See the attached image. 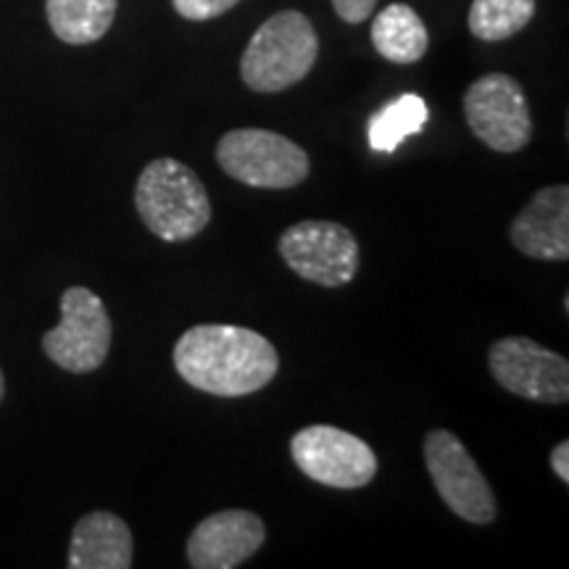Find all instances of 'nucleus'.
Wrapping results in <instances>:
<instances>
[{"label":"nucleus","mask_w":569,"mask_h":569,"mask_svg":"<svg viewBox=\"0 0 569 569\" xmlns=\"http://www.w3.org/2000/svg\"><path fill=\"white\" fill-rule=\"evenodd\" d=\"M280 256L306 282L343 288L359 272V243L348 227L303 219L282 232Z\"/></svg>","instance_id":"obj_7"},{"label":"nucleus","mask_w":569,"mask_h":569,"mask_svg":"<svg viewBox=\"0 0 569 569\" xmlns=\"http://www.w3.org/2000/svg\"><path fill=\"white\" fill-rule=\"evenodd\" d=\"M48 24L69 46H90L111 30L117 0H46Z\"/></svg>","instance_id":"obj_15"},{"label":"nucleus","mask_w":569,"mask_h":569,"mask_svg":"<svg viewBox=\"0 0 569 569\" xmlns=\"http://www.w3.org/2000/svg\"><path fill=\"white\" fill-rule=\"evenodd\" d=\"M134 209L163 243H184L211 222V201L203 182L177 159H156L134 184Z\"/></svg>","instance_id":"obj_2"},{"label":"nucleus","mask_w":569,"mask_h":569,"mask_svg":"<svg viewBox=\"0 0 569 569\" xmlns=\"http://www.w3.org/2000/svg\"><path fill=\"white\" fill-rule=\"evenodd\" d=\"M132 559V530L122 517L92 511L74 525L69 546L71 569H130Z\"/></svg>","instance_id":"obj_13"},{"label":"nucleus","mask_w":569,"mask_h":569,"mask_svg":"<svg viewBox=\"0 0 569 569\" xmlns=\"http://www.w3.org/2000/svg\"><path fill=\"white\" fill-rule=\"evenodd\" d=\"M332 6H336L338 17L348 24H361L375 11L377 0H332Z\"/></svg>","instance_id":"obj_19"},{"label":"nucleus","mask_w":569,"mask_h":569,"mask_svg":"<svg viewBox=\"0 0 569 569\" xmlns=\"http://www.w3.org/2000/svg\"><path fill=\"white\" fill-rule=\"evenodd\" d=\"M465 117L475 138L498 153H517L532 140V113L522 84L501 71L469 84Z\"/></svg>","instance_id":"obj_6"},{"label":"nucleus","mask_w":569,"mask_h":569,"mask_svg":"<svg viewBox=\"0 0 569 569\" xmlns=\"http://www.w3.org/2000/svg\"><path fill=\"white\" fill-rule=\"evenodd\" d=\"M536 17V0H475L469 32L478 40L501 42L522 32Z\"/></svg>","instance_id":"obj_17"},{"label":"nucleus","mask_w":569,"mask_h":569,"mask_svg":"<svg viewBox=\"0 0 569 569\" xmlns=\"http://www.w3.org/2000/svg\"><path fill=\"white\" fill-rule=\"evenodd\" d=\"M174 11L182 19L190 21H209L222 17V13L232 11L240 0H172Z\"/></svg>","instance_id":"obj_18"},{"label":"nucleus","mask_w":569,"mask_h":569,"mask_svg":"<svg viewBox=\"0 0 569 569\" xmlns=\"http://www.w3.org/2000/svg\"><path fill=\"white\" fill-rule=\"evenodd\" d=\"M6 396V380H3V369H0V401H3Z\"/></svg>","instance_id":"obj_21"},{"label":"nucleus","mask_w":569,"mask_h":569,"mask_svg":"<svg viewBox=\"0 0 569 569\" xmlns=\"http://www.w3.org/2000/svg\"><path fill=\"white\" fill-rule=\"evenodd\" d=\"M430 109L417 92H403L382 106L367 122V140L375 153H393L403 140L425 130Z\"/></svg>","instance_id":"obj_16"},{"label":"nucleus","mask_w":569,"mask_h":569,"mask_svg":"<svg viewBox=\"0 0 569 569\" xmlns=\"http://www.w3.org/2000/svg\"><path fill=\"white\" fill-rule=\"evenodd\" d=\"M490 375L509 393L536 403L569 401V361L530 338H501L490 346Z\"/></svg>","instance_id":"obj_10"},{"label":"nucleus","mask_w":569,"mask_h":569,"mask_svg":"<svg viewBox=\"0 0 569 569\" xmlns=\"http://www.w3.org/2000/svg\"><path fill=\"white\" fill-rule=\"evenodd\" d=\"M511 243L519 253L538 261L569 259V188L551 184L517 213L511 222Z\"/></svg>","instance_id":"obj_12"},{"label":"nucleus","mask_w":569,"mask_h":569,"mask_svg":"<svg viewBox=\"0 0 569 569\" xmlns=\"http://www.w3.org/2000/svg\"><path fill=\"white\" fill-rule=\"evenodd\" d=\"M217 161L232 180L267 190L296 188L311 172L309 156L298 142L259 127L227 132L217 146Z\"/></svg>","instance_id":"obj_4"},{"label":"nucleus","mask_w":569,"mask_h":569,"mask_svg":"<svg viewBox=\"0 0 569 569\" xmlns=\"http://www.w3.org/2000/svg\"><path fill=\"white\" fill-rule=\"evenodd\" d=\"M113 327L101 296L74 284L61 296V322L42 336V351L74 375L96 372L109 359Z\"/></svg>","instance_id":"obj_5"},{"label":"nucleus","mask_w":569,"mask_h":569,"mask_svg":"<svg viewBox=\"0 0 569 569\" xmlns=\"http://www.w3.org/2000/svg\"><path fill=\"white\" fill-rule=\"evenodd\" d=\"M551 469L553 475L565 482H569V440H561V443L551 451Z\"/></svg>","instance_id":"obj_20"},{"label":"nucleus","mask_w":569,"mask_h":569,"mask_svg":"<svg viewBox=\"0 0 569 569\" xmlns=\"http://www.w3.org/2000/svg\"><path fill=\"white\" fill-rule=\"evenodd\" d=\"M425 465L432 486L453 515L472 525L496 519V496L467 446L448 430H430L425 438Z\"/></svg>","instance_id":"obj_8"},{"label":"nucleus","mask_w":569,"mask_h":569,"mask_svg":"<svg viewBox=\"0 0 569 569\" xmlns=\"http://www.w3.org/2000/svg\"><path fill=\"white\" fill-rule=\"evenodd\" d=\"M174 367L201 393L240 398L274 380L280 353L272 340L248 327L196 325L177 340Z\"/></svg>","instance_id":"obj_1"},{"label":"nucleus","mask_w":569,"mask_h":569,"mask_svg":"<svg viewBox=\"0 0 569 569\" xmlns=\"http://www.w3.org/2000/svg\"><path fill=\"white\" fill-rule=\"evenodd\" d=\"M372 42L382 59L401 63H417L427 53L430 34L425 21L407 3H390L372 21Z\"/></svg>","instance_id":"obj_14"},{"label":"nucleus","mask_w":569,"mask_h":569,"mask_svg":"<svg viewBox=\"0 0 569 569\" xmlns=\"http://www.w3.org/2000/svg\"><path fill=\"white\" fill-rule=\"evenodd\" d=\"M319 38L301 11L269 17L248 42L240 59V77L253 92H282L315 69Z\"/></svg>","instance_id":"obj_3"},{"label":"nucleus","mask_w":569,"mask_h":569,"mask_svg":"<svg viewBox=\"0 0 569 569\" xmlns=\"http://www.w3.org/2000/svg\"><path fill=\"white\" fill-rule=\"evenodd\" d=\"M264 519L246 509H227L206 517L188 538V561L196 569H232L264 546Z\"/></svg>","instance_id":"obj_11"},{"label":"nucleus","mask_w":569,"mask_h":569,"mask_svg":"<svg viewBox=\"0 0 569 569\" xmlns=\"http://www.w3.org/2000/svg\"><path fill=\"white\" fill-rule=\"evenodd\" d=\"M290 457L306 478L327 488H365L377 475V457L369 443L332 425L298 430L290 440Z\"/></svg>","instance_id":"obj_9"}]
</instances>
